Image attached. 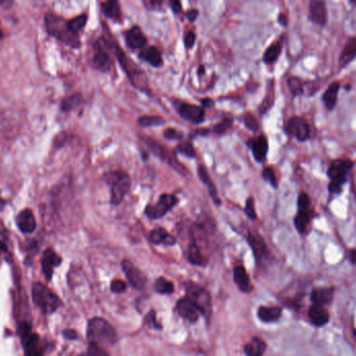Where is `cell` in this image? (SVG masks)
Listing matches in <instances>:
<instances>
[{"instance_id":"51","label":"cell","mask_w":356,"mask_h":356,"mask_svg":"<svg viewBox=\"0 0 356 356\" xmlns=\"http://www.w3.org/2000/svg\"><path fill=\"white\" fill-rule=\"evenodd\" d=\"M170 5L172 7L173 12H175V13L181 12V7L182 6H181L180 0H170Z\"/></svg>"},{"instance_id":"36","label":"cell","mask_w":356,"mask_h":356,"mask_svg":"<svg viewBox=\"0 0 356 356\" xmlns=\"http://www.w3.org/2000/svg\"><path fill=\"white\" fill-rule=\"evenodd\" d=\"M155 291L160 294H171L174 291V285L173 282L166 279L165 277H160L155 281Z\"/></svg>"},{"instance_id":"1","label":"cell","mask_w":356,"mask_h":356,"mask_svg":"<svg viewBox=\"0 0 356 356\" xmlns=\"http://www.w3.org/2000/svg\"><path fill=\"white\" fill-rule=\"evenodd\" d=\"M88 339L90 343L100 347L114 345L117 333L114 328L101 318H94L88 324Z\"/></svg>"},{"instance_id":"27","label":"cell","mask_w":356,"mask_h":356,"mask_svg":"<svg viewBox=\"0 0 356 356\" xmlns=\"http://www.w3.org/2000/svg\"><path fill=\"white\" fill-rule=\"evenodd\" d=\"M356 58V36L347 42L340 56V66L345 67Z\"/></svg>"},{"instance_id":"55","label":"cell","mask_w":356,"mask_h":356,"mask_svg":"<svg viewBox=\"0 0 356 356\" xmlns=\"http://www.w3.org/2000/svg\"><path fill=\"white\" fill-rule=\"evenodd\" d=\"M348 258H349V260H350L351 263L356 264V249H351V250L349 251Z\"/></svg>"},{"instance_id":"53","label":"cell","mask_w":356,"mask_h":356,"mask_svg":"<svg viewBox=\"0 0 356 356\" xmlns=\"http://www.w3.org/2000/svg\"><path fill=\"white\" fill-rule=\"evenodd\" d=\"M197 17H198V11L197 10H190V11L187 12V18L191 22L195 21L197 19Z\"/></svg>"},{"instance_id":"42","label":"cell","mask_w":356,"mask_h":356,"mask_svg":"<svg viewBox=\"0 0 356 356\" xmlns=\"http://www.w3.org/2000/svg\"><path fill=\"white\" fill-rule=\"evenodd\" d=\"M244 124L246 125L248 129L251 131H258L259 130V122L251 113H246L244 115Z\"/></svg>"},{"instance_id":"7","label":"cell","mask_w":356,"mask_h":356,"mask_svg":"<svg viewBox=\"0 0 356 356\" xmlns=\"http://www.w3.org/2000/svg\"><path fill=\"white\" fill-rule=\"evenodd\" d=\"M178 203V199L176 196L172 194H162L161 195L159 201L155 204H148L145 207V215L151 220H158L162 218L171 209L176 206Z\"/></svg>"},{"instance_id":"52","label":"cell","mask_w":356,"mask_h":356,"mask_svg":"<svg viewBox=\"0 0 356 356\" xmlns=\"http://www.w3.org/2000/svg\"><path fill=\"white\" fill-rule=\"evenodd\" d=\"M64 336L66 337V339L68 340H74L77 337V333L75 330H72V329H67L64 331Z\"/></svg>"},{"instance_id":"21","label":"cell","mask_w":356,"mask_h":356,"mask_svg":"<svg viewBox=\"0 0 356 356\" xmlns=\"http://www.w3.org/2000/svg\"><path fill=\"white\" fill-rule=\"evenodd\" d=\"M125 40L127 45L132 49H141L145 46L146 42H147L146 36L138 26H133L132 29L126 32Z\"/></svg>"},{"instance_id":"11","label":"cell","mask_w":356,"mask_h":356,"mask_svg":"<svg viewBox=\"0 0 356 356\" xmlns=\"http://www.w3.org/2000/svg\"><path fill=\"white\" fill-rule=\"evenodd\" d=\"M177 113L184 120L192 124H201L205 118V112L202 106L190 103H180L177 107Z\"/></svg>"},{"instance_id":"13","label":"cell","mask_w":356,"mask_h":356,"mask_svg":"<svg viewBox=\"0 0 356 356\" xmlns=\"http://www.w3.org/2000/svg\"><path fill=\"white\" fill-rule=\"evenodd\" d=\"M176 308L178 314L190 322H196L199 319L200 310L198 306L188 297L180 299L177 302Z\"/></svg>"},{"instance_id":"38","label":"cell","mask_w":356,"mask_h":356,"mask_svg":"<svg viewBox=\"0 0 356 356\" xmlns=\"http://www.w3.org/2000/svg\"><path fill=\"white\" fill-rule=\"evenodd\" d=\"M288 86H289V89L293 96L302 95L304 92V87H303L302 81H301L298 77L289 78Z\"/></svg>"},{"instance_id":"40","label":"cell","mask_w":356,"mask_h":356,"mask_svg":"<svg viewBox=\"0 0 356 356\" xmlns=\"http://www.w3.org/2000/svg\"><path fill=\"white\" fill-rule=\"evenodd\" d=\"M176 151L180 154L186 155V157H188V158H191V159L196 158V150L194 148V146L192 145V143L189 141L180 143L177 146Z\"/></svg>"},{"instance_id":"24","label":"cell","mask_w":356,"mask_h":356,"mask_svg":"<svg viewBox=\"0 0 356 356\" xmlns=\"http://www.w3.org/2000/svg\"><path fill=\"white\" fill-rule=\"evenodd\" d=\"M340 91V84L337 81L330 84L329 87L327 88L325 93L323 95V101L328 111H331L334 108L336 101H337V95H339Z\"/></svg>"},{"instance_id":"35","label":"cell","mask_w":356,"mask_h":356,"mask_svg":"<svg viewBox=\"0 0 356 356\" xmlns=\"http://www.w3.org/2000/svg\"><path fill=\"white\" fill-rule=\"evenodd\" d=\"M281 53V45L280 43H274L266 50L263 54V62L266 64H273L277 61Z\"/></svg>"},{"instance_id":"19","label":"cell","mask_w":356,"mask_h":356,"mask_svg":"<svg viewBox=\"0 0 356 356\" xmlns=\"http://www.w3.org/2000/svg\"><path fill=\"white\" fill-rule=\"evenodd\" d=\"M334 290L332 288H319L315 289L310 294V300L313 304L325 306L329 304L333 299Z\"/></svg>"},{"instance_id":"10","label":"cell","mask_w":356,"mask_h":356,"mask_svg":"<svg viewBox=\"0 0 356 356\" xmlns=\"http://www.w3.org/2000/svg\"><path fill=\"white\" fill-rule=\"evenodd\" d=\"M286 131L296 138L300 142H305L309 139L310 129L305 119L302 117H291L286 125Z\"/></svg>"},{"instance_id":"30","label":"cell","mask_w":356,"mask_h":356,"mask_svg":"<svg viewBox=\"0 0 356 356\" xmlns=\"http://www.w3.org/2000/svg\"><path fill=\"white\" fill-rule=\"evenodd\" d=\"M198 175H199L200 180H201L205 186H207V188L209 190V193H211V197L214 199L216 204H221V200L219 199L217 196V190L213 184L211 177H209V174H208L205 166H203V165L198 166Z\"/></svg>"},{"instance_id":"33","label":"cell","mask_w":356,"mask_h":356,"mask_svg":"<svg viewBox=\"0 0 356 356\" xmlns=\"http://www.w3.org/2000/svg\"><path fill=\"white\" fill-rule=\"evenodd\" d=\"M102 10L106 17L112 18V19H119L121 16L120 5H119L118 0H106L102 4Z\"/></svg>"},{"instance_id":"28","label":"cell","mask_w":356,"mask_h":356,"mask_svg":"<svg viewBox=\"0 0 356 356\" xmlns=\"http://www.w3.org/2000/svg\"><path fill=\"white\" fill-rule=\"evenodd\" d=\"M187 259H188L189 262H191L192 264H194V266L203 267V266H205V263H206L201 251H200V249L198 247V245L194 241L189 245Z\"/></svg>"},{"instance_id":"6","label":"cell","mask_w":356,"mask_h":356,"mask_svg":"<svg viewBox=\"0 0 356 356\" xmlns=\"http://www.w3.org/2000/svg\"><path fill=\"white\" fill-rule=\"evenodd\" d=\"M19 334L25 356H43V349L41 347L39 335L32 331L30 324L21 323L19 327Z\"/></svg>"},{"instance_id":"57","label":"cell","mask_w":356,"mask_h":356,"mask_svg":"<svg viewBox=\"0 0 356 356\" xmlns=\"http://www.w3.org/2000/svg\"><path fill=\"white\" fill-rule=\"evenodd\" d=\"M1 38H2V32H1V30H0V39Z\"/></svg>"},{"instance_id":"44","label":"cell","mask_w":356,"mask_h":356,"mask_svg":"<svg viewBox=\"0 0 356 356\" xmlns=\"http://www.w3.org/2000/svg\"><path fill=\"white\" fill-rule=\"evenodd\" d=\"M262 177L264 180H267L273 188L277 189L278 181L275 175V172H274L272 168H264L262 171Z\"/></svg>"},{"instance_id":"25","label":"cell","mask_w":356,"mask_h":356,"mask_svg":"<svg viewBox=\"0 0 356 356\" xmlns=\"http://www.w3.org/2000/svg\"><path fill=\"white\" fill-rule=\"evenodd\" d=\"M258 314L260 320L264 323L276 322L281 317V308L278 306H272V307L261 306L259 308Z\"/></svg>"},{"instance_id":"20","label":"cell","mask_w":356,"mask_h":356,"mask_svg":"<svg viewBox=\"0 0 356 356\" xmlns=\"http://www.w3.org/2000/svg\"><path fill=\"white\" fill-rule=\"evenodd\" d=\"M149 240L154 245H166L173 246L176 244V239L172 234H170L165 228L158 227L151 230L149 233Z\"/></svg>"},{"instance_id":"34","label":"cell","mask_w":356,"mask_h":356,"mask_svg":"<svg viewBox=\"0 0 356 356\" xmlns=\"http://www.w3.org/2000/svg\"><path fill=\"white\" fill-rule=\"evenodd\" d=\"M83 103H84L83 97H81L79 94H75L64 99V101L62 102V109L64 112H70L73 111V109L79 107Z\"/></svg>"},{"instance_id":"5","label":"cell","mask_w":356,"mask_h":356,"mask_svg":"<svg viewBox=\"0 0 356 356\" xmlns=\"http://www.w3.org/2000/svg\"><path fill=\"white\" fill-rule=\"evenodd\" d=\"M32 295L34 304L38 306L44 314H51L56 312L61 304L59 297L41 282H34L32 289Z\"/></svg>"},{"instance_id":"39","label":"cell","mask_w":356,"mask_h":356,"mask_svg":"<svg viewBox=\"0 0 356 356\" xmlns=\"http://www.w3.org/2000/svg\"><path fill=\"white\" fill-rule=\"evenodd\" d=\"M87 21H88V17L86 15H80V16L74 18V19L68 21L69 29L74 33H77L78 32H80L84 29Z\"/></svg>"},{"instance_id":"29","label":"cell","mask_w":356,"mask_h":356,"mask_svg":"<svg viewBox=\"0 0 356 356\" xmlns=\"http://www.w3.org/2000/svg\"><path fill=\"white\" fill-rule=\"evenodd\" d=\"M93 66L99 71H108L112 66V59L109 54L102 49H99L93 58Z\"/></svg>"},{"instance_id":"32","label":"cell","mask_w":356,"mask_h":356,"mask_svg":"<svg viewBox=\"0 0 356 356\" xmlns=\"http://www.w3.org/2000/svg\"><path fill=\"white\" fill-rule=\"evenodd\" d=\"M264 350H266V344L257 337H254L249 344L245 346V353L247 356H262Z\"/></svg>"},{"instance_id":"31","label":"cell","mask_w":356,"mask_h":356,"mask_svg":"<svg viewBox=\"0 0 356 356\" xmlns=\"http://www.w3.org/2000/svg\"><path fill=\"white\" fill-rule=\"evenodd\" d=\"M310 219H312V212H310V209H308V211H298L294 219V224L299 233H304L307 230V226L310 222Z\"/></svg>"},{"instance_id":"43","label":"cell","mask_w":356,"mask_h":356,"mask_svg":"<svg viewBox=\"0 0 356 356\" xmlns=\"http://www.w3.org/2000/svg\"><path fill=\"white\" fill-rule=\"evenodd\" d=\"M84 356H109V354L103 349V347L90 343L88 351Z\"/></svg>"},{"instance_id":"23","label":"cell","mask_w":356,"mask_h":356,"mask_svg":"<svg viewBox=\"0 0 356 356\" xmlns=\"http://www.w3.org/2000/svg\"><path fill=\"white\" fill-rule=\"evenodd\" d=\"M233 278L234 282L240 288L242 291L245 293H248L251 291V285H250V279L247 272H246L245 268L242 266H237L233 270Z\"/></svg>"},{"instance_id":"22","label":"cell","mask_w":356,"mask_h":356,"mask_svg":"<svg viewBox=\"0 0 356 356\" xmlns=\"http://www.w3.org/2000/svg\"><path fill=\"white\" fill-rule=\"evenodd\" d=\"M251 149L254 159L258 162H262L267 157L269 150L268 139L264 135H259L257 139H252L251 141Z\"/></svg>"},{"instance_id":"58","label":"cell","mask_w":356,"mask_h":356,"mask_svg":"<svg viewBox=\"0 0 356 356\" xmlns=\"http://www.w3.org/2000/svg\"><path fill=\"white\" fill-rule=\"evenodd\" d=\"M351 1H352L354 4H356V0H351Z\"/></svg>"},{"instance_id":"59","label":"cell","mask_w":356,"mask_h":356,"mask_svg":"<svg viewBox=\"0 0 356 356\" xmlns=\"http://www.w3.org/2000/svg\"><path fill=\"white\" fill-rule=\"evenodd\" d=\"M2 1H3V0H0V3H1V2H2Z\"/></svg>"},{"instance_id":"49","label":"cell","mask_w":356,"mask_h":356,"mask_svg":"<svg viewBox=\"0 0 356 356\" xmlns=\"http://www.w3.org/2000/svg\"><path fill=\"white\" fill-rule=\"evenodd\" d=\"M146 324L151 328H154V329H160L161 328V325H159V323L157 322V317H155L154 312H150L147 317H146Z\"/></svg>"},{"instance_id":"15","label":"cell","mask_w":356,"mask_h":356,"mask_svg":"<svg viewBox=\"0 0 356 356\" xmlns=\"http://www.w3.org/2000/svg\"><path fill=\"white\" fill-rule=\"evenodd\" d=\"M62 262V259L52 249H46L42 258V270L45 277L48 280L51 279L53 269L60 266Z\"/></svg>"},{"instance_id":"56","label":"cell","mask_w":356,"mask_h":356,"mask_svg":"<svg viewBox=\"0 0 356 356\" xmlns=\"http://www.w3.org/2000/svg\"><path fill=\"white\" fill-rule=\"evenodd\" d=\"M278 21L280 22V24H281V25H284V26H287V24H288V19H287V17H286L285 15H282V14H280V15H279V17H278Z\"/></svg>"},{"instance_id":"41","label":"cell","mask_w":356,"mask_h":356,"mask_svg":"<svg viewBox=\"0 0 356 356\" xmlns=\"http://www.w3.org/2000/svg\"><path fill=\"white\" fill-rule=\"evenodd\" d=\"M231 126H232V119L226 118V119H224L223 121L219 122L218 124H216V125L213 127V131H214L216 134H223V133H225L228 129H229Z\"/></svg>"},{"instance_id":"8","label":"cell","mask_w":356,"mask_h":356,"mask_svg":"<svg viewBox=\"0 0 356 356\" xmlns=\"http://www.w3.org/2000/svg\"><path fill=\"white\" fill-rule=\"evenodd\" d=\"M188 298H190L198 306L200 313L209 317L212 314V299L207 291L195 284H188Z\"/></svg>"},{"instance_id":"45","label":"cell","mask_w":356,"mask_h":356,"mask_svg":"<svg viewBox=\"0 0 356 356\" xmlns=\"http://www.w3.org/2000/svg\"><path fill=\"white\" fill-rule=\"evenodd\" d=\"M244 211H245V214L247 215V217L250 218L251 220H257L258 215H257V212H255L253 197H249L247 200H246V205H245Z\"/></svg>"},{"instance_id":"3","label":"cell","mask_w":356,"mask_h":356,"mask_svg":"<svg viewBox=\"0 0 356 356\" xmlns=\"http://www.w3.org/2000/svg\"><path fill=\"white\" fill-rule=\"evenodd\" d=\"M103 179L107 185L111 186V203L113 205H119L130 189L131 180L129 175L119 170L109 171L105 173Z\"/></svg>"},{"instance_id":"47","label":"cell","mask_w":356,"mask_h":356,"mask_svg":"<svg viewBox=\"0 0 356 356\" xmlns=\"http://www.w3.org/2000/svg\"><path fill=\"white\" fill-rule=\"evenodd\" d=\"M163 136L170 141H177L182 139V133L175 129H167L163 131Z\"/></svg>"},{"instance_id":"50","label":"cell","mask_w":356,"mask_h":356,"mask_svg":"<svg viewBox=\"0 0 356 356\" xmlns=\"http://www.w3.org/2000/svg\"><path fill=\"white\" fill-rule=\"evenodd\" d=\"M195 39H196V35H195L194 32H190L189 33H187L186 36H185L186 46H187L188 48H192V47H193L194 44H195Z\"/></svg>"},{"instance_id":"2","label":"cell","mask_w":356,"mask_h":356,"mask_svg":"<svg viewBox=\"0 0 356 356\" xmlns=\"http://www.w3.org/2000/svg\"><path fill=\"white\" fill-rule=\"evenodd\" d=\"M46 29L49 34L56 36L62 42L66 43L73 48L79 47V38L77 33L73 32L68 25V21L53 14H48L45 18Z\"/></svg>"},{"instance_id":"9","label":"cell","mask_w":356,"mask_h":356,"mask_svg":"<svg viewBox=\"0 0 356 356\" xmlns=\"http://www.w3.org/2000/svg\"><path fill=\"white\" fill-rule=\"evenodd\" d=\"M247 242L252 249L255 261L259 264H263L270 258V251L267 247V244L260 234L255 231H249L247 235Z\"/></svg>"},{"instance_id":"16","label":"cell","mask_w":356,"mask_h":356,"mask_svg":"<svg viewBox=\"0 0 356 356\" xmlns=\"http://www.w3.org/2000/svg\"><path fill=\"white\" fill-rule=\"evenodd\" d=\"M144 141L146 142V144L148 145V147L153 151V153L155 155H158L160 159L166 161L168 163H170V165L172 167H174L175 169H177V167L175 166V163L177 166H180L179 163L177 162V161L175 160L174 155H173L167 148L163 147L162 145H161L158 141L152 140L150 138H144Z\"/></svg>"},{"instance_id":"17","label":"cell","mask_w":356,"mask_h":356,"mask_svg":"<svg viewBox=\"0 0 356 356\" xmlns=\"http://www.w3.org/2000/svg\"><path fill=\"white\" fill-rule=\"evenodd\" d=\"M17 225L19 227V229L23 232V233H32L35 230L36 227V222H35V218L32 214V212L31 209L26 208L23 209L19 213V215L17 216Z\"/></svg>"},{"instance_id":"18","label":"cell","mask_w":356,"mask_h":356,"mask_svg":"<svg viewBox=\"0 0 356 356\" xmlns=\"http://www.w3.org/2000/svg\"><path fill=\"white\" fill-rule=\"evenodd\" d=\"M308 318L315 326L322 327L329 321V313L325 306L313 304L308 309Z\"/></svg>"},{"instance_id":"48","label":"cell","mask_w":356,"mask_h":356,"mask_svg":"<svg viewBox=\"0 0 356 356\" xmlns=\"http://www.w3.org/2000/svg\"><path fill=\"white\" fill-rule=\"evenodd\" d=\"M126 288H127V286L125 282L120 279L114 280L111 285V290H112V291H114V293H122V291H124L126 290Z\"/></svg>"},{"instance_id":"4","label":"cell","mask_w":356,"mask_h":356,"mask_svg":"<svg viewBox=\"0 0 356 356\" xmlns=\"http://www.w3.org/2000/svg\"><path fill=\"white\" fill-rule=\"evenodd\" d=\"M352 168L353 162L350 160H335L331 162L327 171L328 177L330 178V184L328 186L330 194L337 195L341 193Z\"/></svg>"},{"instance_id":"37","label":"cell","mask_w":356,"mask_h":356,"mask_svg":"<svg viewBox=\"0 0 356 356\" xmlns=\"http://www.w3.org/2000/svg\"><path fill=\"white\" fill-rule=\"evenodd\" d=\"M165 119L159 116H143L138 119V123L143 127H151V126H160L165 124Z\"/></svg>"},{"instance_id":"54","label":"cell","mask_w":356,"mask_h":356,"mask_svg":"<svg viewBox=\"0 0 356 356\" xmlns=\"http://www.w3.org/2000/svg\"><path fill=\"white\" fill-rule=\"evenodd\" d=\"M201 103H202V107H212L214 105V101L211 99V98H204L201 100Z\"/></svg>"},{"instance_id":"14","label":"cell","mask_w":356,"mask_h":356,"mask_svg":"<svg viewBox=\"0 0 356 356\" xmlns=\"http://www.w3.org/2000/svg\"><path fill=\"white\" fill-rule=\"evenodd\" d=\"M309 19L314 23L325 26L327 23V8L322 0H312L309 4Z\"/></svg>"},{"instance_id":"46","label":"cell","mask_w":356,"mask_h":356,"mask_svg":"<svg viewBox=\"0 0 356 356\" xmlns=\"http://www.w3.org/2000/svg\"><path fill=\"white\" fill-rule=\"evenodd\" d=\"M310 203H312V201H310V197L308 194L301 193L298 196V211H308V209H310Z\"/></svg>"},{"instance_id":"26","label":"cell","mask_w":356,"mask_h":356,"mask_svg":"<svg viewBox=\"0 0 356 356\" xmlns=\"http://www.w3.org/2000/svg\"><path fill=\"white\" fill-rule=\"evenodd\" d=\"M140 58L143 61H146L153 67H161L162 65V54L158 48L148 47L143 49L140 53Z\"/></svg>"},{"instance_id":"12","label":"cell","mask_w":356,"mask_h":356,"mask_svg":"<svg viewBox=\"0 0 356 356\" xmlns=\"http://www.w3.org/2000/svg\"><path fill=\"white\" fill-rule=\"evenodd\" d=\"M121 266L126 278L129 279V284L133 288L143 289L145 287L146 282H147V278H146L145 274L138 267L134 266V264L129 259H124L121 263Z\"/></svg>"}]
</instances>
